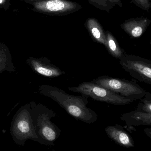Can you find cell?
Segmentation results:
<instances>
[{"label": "cell", "instance_id": "4fadbf2b", "mask_svg": "<svg viewBox=\"0 0 151 151\" xmlns=\"http://www.w3.org/2000/svg\"><path fill=\"white\" fill-rule=\"evenodd\" d=\"M16 71L9 48L4 43L0 42V73L5 71L11 73Z\"/></svg>", "mask_w": 151, "mask_h": 151}, {"label": "cell", "instance_id": "8992f818", "mask_svg": "<svg viewBox=\"0 0 151 151\" xmlns=\"http://www.w3.org/2000/svg\"><path fill=\"white\" fill-rule=\"evenodd\" d=\"M119 64L134 79L151 85L150 60L126 53L119 59Z\"/></svg>", "mask_w": 151, "mask_h": 151}, {"label": "cell", "instance_id": "30bf717a", "mask_svg": "<svg viewBox=\"0 0 151 151\" xmlns=\"http://www.w3.org/2000/svg\"><path fill=\"white\" fill-rule=\"evenodd\" d=\"M105 132L109 137L118 145L126 148L134 147L133 138L121 126L117 124L115 126H108L105 128Z\"/></svg>", "mask_w": 151, "mask_h": 151}, {"label": "cell", "instance_id": "e0dca14e", "mask_svg": "<svg viewBox=\"0 0 151 151\" xmlns=\"http://www.w3.org/2000/svg\"><path fill=\"white\" fill-rule=\"evenodd\" d=\"M131 1L135 4L137 7L143 10L150 12L151 6L150 0H131Z\"/></svg>", "mask_w": 151, "mask_h": 151}, {"label": "cell", "instance_id": "8fae6325", "mask_svg": "<svg viewBox=\"0 0 151 151\" xmlns=\"http://www.w3.org/2000/svg\"><path fill=\"white\" fill-rule=\"evenodd\" d=\"M84 26L94 42L105 46L106 38L105 32L98 20L94 17L87 19Z\"/></svg>", "mask_w": 151, "mask_h": 151}, {"label": "cell", "instance_id": "5b68a950", "mask_svg": "<svg viewBox=\"0 0 151 151\" xmlns=\"http://www.w3.org/2000/svg\"><path fill=\"white\" fill-rule=\"evenodd\" d=\"M70 91L79 93L92 99L115 105L129 104L134 100L120 96L93 81L84 82L78 86L69 87Z\"/></svg>", "mask_w": 151, "mask_h": 151}, {"label": "cell", "instance_id": "9c48e42d", "mask_svg": "<svg viewBox=\"0 0 151 151\" xmlns=\"http://www.w3.org/2000/svg\"><path fill=\"white\" fill-rule=\"evenodd\" d=\"M151 22L147 18H133L126 20L120 26L131 38H138L144 33Z\"/></svg>", "mask_w": 151, "mask_h": 151}, {"label": "cell", "instance_id": "277c9868", "mask_svg": "<svg viewBox=\"0 0 151 151\" xmlns=\"http://www.w3.org/2000/svg\"><path fill=\"white\" fill-rule=\"evenodd\" d=\"M92 81L120 96L134 101L143 98L146 93L145 90L137 83L126 79L103 76L93 79Z\"/></svg>", "mask_w": 151, "mask_h": 151}, {"label": "cell", "instance_id": "52a82bcc", "mask_svg": "<svg viewBox=\"0 0 151 151\" xmlns=\"http://www.w3.org/2000/svg\"><path fill=\"white\" fill-rule=\"evenodd\" d=\"M33 5L38 11L59 16L72 14L82 8L78 3L68 0H42L34 2Z\"/></svg>", "mask_w": 151, "mask_h": 151}, {"label": "cell", "instance_id": "3957f363", "mask_svg": "<svg viewBox=\"0 0 151 151\" xmlns=\"http://www.w3.org/2000/svg\"><path fill=\"white\" fill-rule=\"evenodd\" d=\"M34 125L38 136L45 145H53L61 134L60 129L51 121L56 117V113L41 104L30 102Z\"/></svg>", "mask_w": 151, "mask_h": 151}, {"label": "cell", "instance_id": "6da1fadb", "mask_svg": "<svg viewBox=\"0 0 151 151\" xmlns=\"http://www.w3.org/2000/svg\"><path fill=\"white\" fill-rule=\"evenodd\" d=\"M38 91L40 95L57 103L76 119L88 124H92L97 120L98 115L96 113L87 106L88 100L86 96L70 95L61 89L47 84L40 85Z\"/></svg>", "mask_w": 151, "mask_h": 151}, {"label": "cell", "instance_id": "d6986e66", "mask_svg": "<svg viewBox=\"0 0 151 151\" xmlns=\"http://www.w3.org/2000/svg\"><path fill=\"white\" fill-rule=\"evenodd\" d=\"M27 1H42V0H27Z\"/></svg>", "mask_w": 151, "mask_h": 151}, {"label": "cell", "instance_id": "7c38bea8", "mask_svg": "<svg viewBox=\"0 0 151 151\" xmlns=\"http://www.w3.org/2000/svg\"><path fill=\"white\" fill-rule=\"evenodd\" d=\"M120 119L128 126L151 125V114L137 110L121 114Z\"/></svg>", "mask_w": 151, "mask_h": 151}, {"label": "cell", "instance_id": "5bb4252c", "mask_svg": "<svg viewBox=\"0 0 151 151\" xmlns=\"http://www.w3.org/2000/svg\"><path fill=\"white\" fill-rule=\"evenodd\" d=\"M105 35L106 41L105 47L111 55L117 59H120L126 54L125 50L121 48L117 39L110 31H106Z\"/></svg>", "mask_w": 151, "mask_h": 151}, {"label": "cell", "instance_id": "7a4b0ae2", "mask_svg": "<svg viewBox=\"0 0 151 151\" xmlns=\"http://www.w3.org/2000/svg\"><path fill=\"white\" fill-rule=\"evenodd\" d=\"M10 133L14 142L18 146H24L28 140L45 145L36 133L30 103L21 106L15 114L11 123Z\"/></svg>", "mask_w": 151, "mask_h": 151}, {"label": "cell", "instance_id": "ba28073f", "mask_svg": "<svg viewBox=\"0 0 151 151\" xmlns=\"http://www.w3.org/2000/svg\"><path fill=\"white\" fill-rule=\"evenodd\" d=\"M26 63L35 73L45 77L54 78L65 73L64 71L52 64L48 58L30 57L27 59Z\"/></svg>", "mask_w": 151, "mask_h": 151}, {"label": "cell", "instance_id": "ac0fdd59", "mask_svg": "<svg viewBox=\"0 0 151 151\" xmlns=\"http://www.w3.org/2000/svg\"><path fill=\"white\" fill-rule=\"evenodd\" d=\"M5 0H0V4H3L5 2Z\"/></svg>", "mask_w": 151, "mask_h": 151}, {"label": "cell", "instance_id": "2e32d148", "mask_svg": "<svg viewBox=\"0 0 151 151\" xmlns=\"http://www.w3.org/2000/svg\"><path fill=\"white\" fill-rule=\"evenodd\" d=\"M143 99H142L137 106V111L151 114V94L146 92Z\"/></svg>", "mask_w": 151, "mask_h": 151}, {"label": "cell", "instance_id": "9a60e30c", "mask_svg": "<svg viewBox=\"0 0 151 151\" xmlns=\"http://www.w3.org/2000/svg\"><path fill=\"white\" fill-rule=\"evenodd\" d=\"M89 3L97 9L110 13L112 9L116 6L121 8L123 4L121 0H87Z\"/></svg>", "mask_w": 151, "mask_h": 151}]
</instances>
